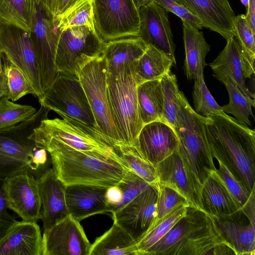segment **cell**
Masks as SVG:
<instances>
[{
	"label": "cell",
	"instance_id": "1",
	"mask_svg": "<svg viewBox=\"0 0 255 255\" xmlns=\"http://www.w3.org/2000/svg\"><path fill=\"white\" fill-rule=\"evenodd\" d=\"M206 135L212 156L228 166L250 191L255 190V132L235 118L205 117Z\"/></svg>",
	"mask_w": 255,
	"mask_h": 255
},
{
	"label": "cell",
	"instance_id": "2",
	"mask_svg": "<svg viewBox=\"0 0 255 255\" xmlns=\"http://www.w3.org/2000/svg\"><path fill=\"white\" fill-rule=\"evenodd\" d=\"M50 154L52 168L65 186L89 185L106 188L118 185L131 170L126 165L49 140H35Z\"/></svg>",
	"mask_w": 255,
	"mask_h": 255
},
{
	"label": "cell",
	"instance_id": "3",
	"mask_svg": "<svg viewBox=\"0 0 255 255\" xmlns=\"http://www.w3.org/2000/svg\"><path fill=\"white\" fill-rule=\"evenodd\" d=\"M50 111L41 106L27 120L0 131V179L27 173L38 179L52 167L49 152L29 137Z\"/></svg>",
	"mask_w": 255,
	"mask_h": 255
},
{
	"label": "cell",
	"instance_id": "4",
	"mask_svg": "<svg viewBox=\"0 0 255 255\" xmlns=\"http://www.w3.org/2000/svg\"><path fill=\"white\" fill-rule=\"evenodd\" d=\"M234 255L218 234L211 216L188 206L187 212L145 255Z\"/></svg>",
	"mask_w": 255,
	"mask_h": 255
},
{
	"label": "cell",
	"instance_id": "5",
	"mask_svg": "<svg viewBox=\"0 0 255 255\" xmlns=\"http://www.w3.org/2000/svg\"><path fill=\"white\" fill-rule=\"evenodd\" d=\"M127 63L107 74V92L111 115L124 145H135L143 127L140 117L135 67Z\"/></svg>",
	"mask_w": 255,
	"mask_h": 255
},
{
	"label": "cell",
	"instance_id": "6",
	"mask_svg": "<svg viewBox=\"0 0 255 255\" xmlns=\"http://www.w3.org/2000/svg\"><path fill=\"white\" fill-rule=\"evenodd\" d=\"M62 119L41 121L29 137L34 141H55L77 150L127 166L114 142L98 130L74 118L58 114Z\"/></svg>",
	"mask_w": 255,
	"mask_h": 255
},
{
	"label": "cell",
	"instance_id": "7",
	"mask_svg": "<svg viewBox=\"0 0 255 255\" xmlns=\"http://www.w3.org/2000/svg\"><path fill=\"white\" fill-rule=\"evenodd\" d=\"M178 118L173 128L178 140L179 151L190 170L200 200L202 187L213 169L205 117L196 113L181 91Z\"/></svg>",
	"mask_w": 255,
	"mask_h": 255
},
{
	"label": "cell",
	"instance_id": "8",
	"mask_svg": "<svg viewBox=\"0 0 255 255\" xmlns=\"http://www.w3.org/2000/svg\"><path fill=\"white\" fill-rule=\"evenodd\" d=\"M108 65L103 53L80 64L76 75L85 93L98 130L110 138L116 148L124 145L120 140L110 110L107 92Z\"/></svg>",
	"mask_w": 255,
	"mask_h": 255
},
{
	"label": "cell",
	"instance_id": "9",
	"mask_svg": "<svg viewBox=\"0 0 255 255\" xmlns=\"http://www.w3.org/2000/svg\"><path fill=\"white\" fill-rule=\"evenodd\" d=\"M32 28L30 35L37 52L43 93L52 85L58 71L55 55L61 32L56 17L39 0H32Z\"/></svg>",
	"mask_w": 255,
	"mask_h": 255
},
{
	"label": "cell",
	"instance_id": "10",
	"mask_svg": "<svg viewBox=\"0 0 255 255\" xmlns=\"http://www.w3.org/2000/svg\"><path fill=\"white\" fill-rule=\"evenodd\" d=\"M38 100L41 106L58 114L74 118L98 130L92 109L77 75L58 72L51 87Z\"/></svg>",
	"mask_w": 255,
	"mask_h": 255
},
{
	"label": "cell",
	"instance_id": "11",
	"mask_svg": "<svg viewBox=\"0 0 255 255\" xmlns=\"http://www.w3.org/2000/svg\"><path fill=\"white\" fill-rule=\"evenodd\" d=\"M0 52L24 74L38 100L43 95L36 49L30 32L0 21Z\"/></svg>",
	"mask_w": 255,
	"mask_h": 255
},
{
	"label": "cell",
	"instance_id": "12",
	"mask_svg": "<svg viewBox=\"0 0 255 255\" xmlns=\"http://www.w3.org/2000/svg\"><path fill=\"white\" fill-rule=\"evenodd\" d=\"M105 44L95 28L80 26L62 31L55 55L58 71L77 75L78 66L102 54Z\"/></svg>",
	"mask_w": 255,
	"mask_h": 255
},
{
	"label": "cell",
	"instance_id": "13",
	"mask_svg": "<svg viewBox=\"0 0 255 255\" xmlns=\"http://www.w3.org/2000/svg\"><path fill=\"white\" fill-rule=\"evenodd\" d=\"M94 20L105 42L138 36L139 16L132 0H94Z\"/></svg>",
	"mask_w": 255,
	"mask_h": 255
},
{
	"label": "cell",
	"instance_id": "14",
	"mask_svg": "<svg viewBox=\"0 0 255 255\" xmlns=\"http://www.w3.org/2000/svg\"><path fill=\"white\" fill-rule=\"evenodd\" d=\"M91 246L80 222L69 215L43 231L41 255H89Z\"/></svg>",
	"mask_w": 255,
	"mask_h": 255
},
{
	"label": "cell",
	"instance_id": "15",
	"mask_svg": "<svg viewBox=\"0 0 255 255\" xmlns=\"http://www.w3.org/2000/svg\"><path fill=\"white\" fill-rule=\"evenodd\" d=\"M158 188L151 186L126 204L112 212L113 221L136 241L154 224Z\"/></svg>",
	"mask_w": 255,
	"mask_h": 255
},
{
	"label": "cell",
	"instance_id": "16",
	"mask_svg": "<svg viewBox=\"0 0 255 255\" xmlns=\"http://www.w3.org/2000/svg\"><path fill=\"white\" fill-rule=\"evenodd\" d=\"M4 190L8 209L23 221L40 219L41 202L38 179L27 173L14 175L4 179Z\"/></svg>",
	"mask_w": 255,
	"mask_h": 255
},
{
	"label": "cell",
	"instance_id": "17",
	"mask_svg": "<svg viewBox=\"0 0 255 255\" xmlns=\"http://www.w3.org/2000/svg\"><path fill=\"white\" fill-rule=\"evenodd\" d=\"M140 24L138 36L167 55L176 65L175 45L173 40L167 11L152 1L138 9Z\"/></svg>",
	"mask_w": 255,
	"mask_h": 255
},
{
	"label": "cell",
	"instance_id": "18",
	"mask_svg": "<svg viewBox=\"0 0 255 255\" xmlns=\"http://www.w3.org/2000/svg\"><path fill=\"white\" fill-rule=\"evenodd\" d=\"M210 216L218 234L235 255H255V214L242 210L228 217Z\"/></svg>",
	"mask_w": 255,
	"mask_h": 255
},
{
	"label": "cell",
	"instance_id": "19",
	"mask_svg": "<svg viewBox=\"0 0 255 255\" xmlns=\"http://www.w3.org/2000/svg\"><path fill=\"white\" fill-rule=\"evenodd\" d=\"M135 145L142 156L156 166L177 149L179 142L171 126L154 121L143 126Z\"/></svg>",
	"mask_w": 255,
	"mask_h": 255
},
{
	"label": "cell",
	"instance_id": "20",
	"mask_svg": "<svg viewBox=\"0 0 255 255\" xmlns=\"http://www.w3.org/2000/svg\"><path fill=\"white\" fill-rule=\"evenodd\" d=\"M155 167L159 184L175 190L185 198L190 206L202 211L191 174L178 148Z\"/></svg>",
	"mask_w": 255,
	"mask_h": 255
},
{
	"label": "cell",
	"instance_id": "21",
	"mask_svg": "<svg viewBox=\"0 0 255 255\" xmlns=\"http://www.w3.org/2000/svg\"><path fill=\"white\" fill-rule=\"evenodd\" d=\"M198 17L203 27L220 34L226 40L234 37L235 16L228 0H175Z\"/></svg>",
	"mask_w": 255,
	"mask_h": 255
},
{
	"label": "cell",
	"instance_id": "22",
	"mask_svg": "<svg viewBox=\"0 0 255 255\" xmlns=\"http://www.w3.org/2000/svg\"><path fill=\"white\" fill-rule=\"evenodd\" d=\"M108 188L84 184L66 186L69 214L80 222L89 217L112 211L106 194Z\"/></svg>",
	"mask_w": 255,
	"mask_h": 255
},
{
	"label": "cell",
	"instance_id": "23",
	"mask_svg": "<svg viewBox=\"0 0 255 255\" xmlns=\"http://www.w3.org/2000/svg\"><path fill=\"white\" fill-rule=\"evenodd\" d=\"M41 202L40 219L43 230L48 229L69 215L65 199L66 186L51 167L38 179Z\"/></svg>",
	"mask_w": 255,
	"mask_h": 255
},
{
	"label": "cell",
	"instance_id": "24",
	"mask_svg": "<svg viewBox=\"0 0 255 255\" xmlns=\"http://www.w3.org/2000/svg\"><path fill=\"white\" fill-rule=\"evenodd\" d=\"M214 75H223L230 78L247 96L255 98L246 86V79L255 74L252 67L243 56L235 37L227 40L224 49L216 59L210 64Z\"/></svg>",
	"mask_w": 255,
	"mask_h": 255
},
{
	"label": "cell",
	"instance_id": "25",
	"mask_svg": "<svg viewBox=\"0 0 255 255\" xmlns=\"http://www.w3.org/2000/svg\"><path fill=\"white\" fill-rule=\"evenodd\" d=\"M42 244L37 222L17 221L0 239V255H41Z\"/></svg>",
	"mask_w": 255,
	"mask_h": 255
},
{
	"label": "cell",
	"instance_id": "26",
	"mask_svg": "<svg viewBox=\"0 0 255 255\" xmlns=\"http://www.w3.org/2000/svg\"><path fill=\"white\" fill-rule=\"evenodd\" d=\"M182 22L185 50L184 72L187 79L195 80L204 76V69L207 65L205 57L210 46L202 31L187 21Z\"/></svg>",
	"mask_w": 255,
	"mask_h": 255
},
{
	"label": "cell",
	"instance_id": "27",
	"mask_svg": "<svg viewBox=\"0 0 255 255\" xmlns=\"http://www.w3.org/2000/svg\"><path fill=\"white\" fill-rule=\"evenodd\" d=\"M200 204L202 211L216 217L230 216L243 210L220 182L210 175L202 187Z\"/></svg>",
	"mask_w": 255,
	"mask_h": 255
},
{
	"label": "cell",
	"instance_id": "28",
	"mask_svg": "<svg viewBox=\"0 0 255 255\" xmlns=\"http://www.w3.org/2000/svg\"><path fill=\"white\" fill-rule=\"evenodd\" d=\"M89 255H138L136 241L113 221L111 227L91 244Z\"/></svg>",
	"mask_w": 255,
	"mask_h": 255
},
{
	"label": "cell",
	"instance_id": "29",
	"mask_svg": "<svg viewBox=\"0 0 255 255\" xmlns=\"http://www.w3.org/2000/svg\"><path fill=\"white\" fill-rule=\"evenodd\" d=\"M212 156L213 169L209 175L220 182L242 209L246 212L255 211V190L250 191L223 161Z\"/></svg>",
	"mask_w": 255,
	"mask_h": 255
},
{
	"label": "cell",
	"instance_id": "30",
	"mask_svg": "<svg viewBox=\"0 0 255 255\" xmlns=\"http://www.w3.org/2000/svg\"><path fill=\"white\" fill-rule=\"evenodd\" d=\"M147 46L139 36L105 42L103 53L107 62L108 71L137 61L144 53Z\"/></svg>",
	"mask_w": 255,
	"mask_h": 255
},
{
	"label": "cell",
	"instance_id": "31",
	"mask_svg": "<svg viewBox=\"0 0 255 255\" xmlns=\"http://www.w3.org/2000/svg\"><path fill=\"white\" fill-rule=\"evenodd\" d=\"M137 101L143 126L154 121L165 122L160 79L146 81L138 85Z\"/></svg>",
	"mask_w": 255,
	"mask_h": 255
},
{
	"label": "cell",
	"instance_id": "32",
	"mask_svg": "<svg viewBox=\"0 0 255 255\" xmlns=\"http://www.w3.org/2000/svg\"><path fill=\"white\" fill-rule=\"evenodd\" d=\"M173 64L164 53L148 45L145 51L135 65V75L138 84L161 79L165 74L170 72Z\"/></svg>",
	"mask_w": 255,
	"mask_h": 255
},
{
	"label": "cell",
	"instance_id": "33",
	"mask_svg": "<svg viewBox=\"0 0 255 255\" xmlns=\"http://www.w3.org/2000/svg\"><path fill=\"white\" fill-rule=\"evenodd\" d=\"M214 76L225 85L229 94V103L222 107L223 112L233 115L241 124L251 126L249 118L254 117L252 107H255V100L244 95L230 78L223 75Z\"/></svg>",
	"mask_w": 255,
	"mask_h": 255
},
{
	"label": "cell",
	"instance_id": "34",
	"mask_svg": "<svg viewBox=\"0 0 255 255\" xmlns=\"http://www.w3.org/2000/svg\"><path fill=\"white\" fill-rule=\"evenodd\" d=\"M188 205H180L152 226L136 241L138 255L145 253L158 242L187 212Z\"/></svg>",
	"mask_w": 255,
	"mask_h": 255
},
{
	"label": "cell",
	"instance_id": "35",
	"mask_svg": "<svg viewBox=\"0 0 255 255\" xmlns=\"http://www.w3.org/2000/svg\"><path fill=\"white\" fill-rule=\"evenodd\" d=\"M127 166L149 185L159 187L156 167L141 154L136 145H124L116 148Z\"/></svg>",
	"mask_w": 255,
	"mask_h": 255
},
{
	"label": "cell",
	"instance_id": "36",
	"mask_svg": "<svg viewBox=\"0 0 255 255\" xmlns=\"http://www.w3.org/2000/svg\"><path fill=\"white\" fill-rule=\"evenodd\" d=\"M61 31L73 26L95 28L94 0H76L63 13L55 16Z\"/></svg>",
	"mask_w": 255,
	"mask_h": 255
},
{
	"label": "cell",
	"instance_id": "37",
	"mask_svg": "<svg viewBox=\"0 0 255 255\" xmlns=\"http://www.w3.org/2000/svg\"><path fill=\"white\" fill-rule=\"evenodd\" d=\"M0 21L13 24L31 32L32 0H0Z\"/></svg>",
	"mask_w": 255,
	"mask_h": 255
},
{
	"label": "cell",
	"instance_id": "38",
	"mask_svg": "<svg viewBox=\"0 0 255 255\" xmlns=\"http://www.w3.org/2000/svg\"><path fill=\"white\" fill-rule=\"evenodd\" d=\"M0 53L7 89L6 97L15 102L27 94L36 97L33 87L23 73L10 63L3 54Z\"/></svg>",
	"mask_w": 255,
	"mask_h": 255
},
{
	"label": "cell",
	"instance_id": "39",
	"mask_svg": "<svg viewBox=\"0 0 255 255\" xmlns=\"http://www.w3.org/2000/svg\"><path fill=\"white\" fill-rule=\"evenodd\" d=\"M163 97V115L166 123L174 127L180 109V91L176 76L170 72L160 79Z\"/></svg>",
	"mask_w": 255,
	"mask_h": 255
},
{
	"label": "cell",
	"instance_id": "40",
	"mask_svg": "<svg viewBox=\"0 0 255 255\" xmlns=\"http://www.w3.org/2000/svg\"><path fill=\"white\" fill-rule=\"evenodd\" d=\"M193 103L196 113L204 117L211 115L220 116L226 118L229 117L224 113L222 107L215 101L204 79V76L194 80L193 92Z\"/></svg>",
	"mask_w": 255,
	"mask_h": 255
},
{
	"label": "cell",
	"instance_id": "41",
	"mask_svg": "<svg viewBox=\"0 0 255 255\" xmlns=\"http://www.w3.org/2000/svg\"><path fill=\"white\" fill-rule=\"evenodd\" d=\"M36 112L34 107L16 104L2 97L0 99V131L27 120Z\"/></svg>",
	"mask_w": 255,
	"mask_h": 255
},
{
	"label": "cell",
	"instance_id": "42",
	"mask_svg": "<svg viewBox=\"0 0 255 255\" xmlns=\"http://www.w3.org/2000/svg\"><path fill=\"white\" fill-rule=\"evenodd\" d=\"M234 37L238 42L242 54L249 64L255 68V35L244 14L235 16L233 19Z\"/></svg>",
	"mask_w": 255,
	"mask_h": 255
},
{
	"label": "cell",
	"instance_id": "43",
	"mask_svg": "<svg viewBox=\"0 0 255 255\" xmlns=\"http://www.w3.org/2000/svg\"><path fill=\"white\" fill-rule=\"evenodd\" d=\"M182 205L189 204L180 194L175 190L159 184L156 208V217L153 226L167 214Z\"/></svg>",
	"mask_w": 255,
	"mask_h": 255
},
{
	"label": "cell",
	"instance_id": "44",
	"mask_svg": "<svg viewBox=\"0 0 255 255\" xmlns=\"http://www.w3.org/2000/svg\"><path fill=\"white\" fill-rule=\"evenodd\" d=\"M118 186L121 188L123 193L122 201L119 208L151 186L131 170L127 174Z\"/></svg>",
	"mask_w": 255,
	"mask_h": 255
},
{
	"label": "cell",
	"instance_id": "45",
	"mask_svg": "<svg viewBox=\"0 0 255 255\" xmlns=\"http://www.w3.org/2000/svg\"><path fill=\"white\" fill-rule=\"evenodd\" d=\"M167 12L173 13L179 17L182 21L190 23L193 26L201 29L203 27L201 20L190 12L183 5L175 0H152Z\"/></svg>",
	"mask_w": 255,
	"mask_h": 255
},
{
	"label": "cell",
	"instance_id": "46",
	"mask_svg": "<svg viewBox=\"0 0 255 255\" xmlns=\"http://www.w3.org/2000/svg\"><path fill=\"white\" fill-rule=\"evenodd\" d=\"M4 179H0V239L17 221L7 212L8 208L4 190Z\"/></svg>",
	"mask_w": 255,
	"mask_h": 255
},
{
	"label": "cell",
	"instance_id": "47",
	"mask_svg": "<svg viewBox=\"0 0 255 255\" xmlns=\"http://www.w3.org/2000/svg\"><path fill=\"white\" fill-rule=\"evenodd\" d=\"M106 197L112 208V213L120 207L123 199V193L118 185L112 186L107 188Z\"/></svg>",
	"mask_w": 255,
	"mask_h": 255
},
{
	"label": "cell",
	"instance_id": "48",
	"mask_svg": "<svg viewBox=\"0 0 255 255\" xmlns=\"http://www.w3.org/2000/svg\"><path fill=\"white\" fill-rule=\"evenodd\" d=\"M245 16L253 34L255 35V0H249Z\"/></svg>",
	"mask_w": 255,
	"mask_h": 255
},
{
	"label": "cell",
	"instance_id": "49",
	"mask_svg": "<svg viewBox=\"0 0 255 255\" xmlns=\"http://www.w3.org/2000/svg\"><path fill=\"white\" fill-rule=\"evenodd\" d=\"M76 0H57L56 15H58L68 8Z\"/></svg>",
	"mask_w": 255,
	"mask_h": 255
},
{
	"label": "cell",
	"instance_id": "50",
	"mask_svg": "<svg viewBox=\"0 0 255 255\" xmlns=\"http://www.w3.org/2000/svg\"><path fill=\"white\" fill-rule=\"evenodd\" d=\"M42 4L54 15H56L57 0H39Z\"/></svg>",
	"mask_w": 255,
	"mask_h": 255
},
{
	"label": "cell",
	"instance_id": "51",
	"mask_svg": "<svg viewBox=\"0 0 255 255\" xmlns=\"http://www.w3.org/2000/svg\"><path fill=\"white\" fill-rule=\"evenodd\" d=\"M7 89L4 75L0 77V99L3 96H6Z\"/></svg>",
	"mask_w": 255,
	"mask_h": 255
},
{
	"label": "cell",
	"instance_id": "52",
	"mask_svg": "<svg viewBox=\"0 0 255 255\" xmlns=\"http://www.w3.org/2000/svg\"><path fill=\"white\" fill-rule=\"evenodd\" d=\"M136 7L138 9L152 1V0H132Z\"/></svg>",
	"mask_w": 255,
	"mask_h": 255
},
{
	"label": "cell",
	"instance_id": "53",
	"mask_svg": "<svg viewBox=\"0 0 255 255\" xmlns=\"http://www.w3.org/2000/svg\"><path fill=\"white\" fill-rule=\"evenodd\" d=\"M241 2L247 8H248L249 0H241Z\"/></svg>",
	"mask_w": 255,
	"mask_h": 255
}]
</instances>
